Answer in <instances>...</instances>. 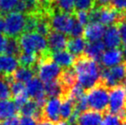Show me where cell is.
Here are the masks:
<instances>
[{"label":"cell","mask_w":126,"mask_h":125,"mask_svg":"<svg viewBox=\"0 0 126 125\" xmlns=\"http://www.w3.org/2000/svg\"><path fill=\"white\" fill-rule=\"evenodd\" d=\"M19 66L17 57L2 53L0 54V75H10Z\"/></svg>","instance_id":"cell-15"},{"label":"cell","mask_w":126,"mask_h":125,"mask_svg":"<svg viewBox=\"0 0 126 125\" xmlns=\"http://www.w3.org/2000/svg\"><path fill=\"white\" fill-rule=\"evenodd\" d=\"M75 110V101L70 97L61 98L60 117L61 120H68Z\"/></svg>","instance_id":"cell-24"},{"label":"cell","mask_w":126,"mask_h":125,"mask_svg":"<svg viewBox=\"0 0 126 125\" xmlns=\"http://www.w3.org/2000/svg\"><path fill=\"white\" fill-rule=\"evenodd\" d=\"M26 87L22 82H16V81H12L11 82V93H12V98L17 95L26 92Z\"/></svg>","instance_id":"cell-34"},{"label":"cell","mask_w":126,"mask_h":125,"mask_svg":"<svg viewBox=\"0 0 126 125\" xmlns=\"http://www.w3.org/2000/svg\"><path fill=\"white\" fill-rule=\"evenodd\" d=\"M86 92L88 105L90 110L106 112L109 104V88L100 82Z\"/></svg>","instance_id":"cell-3"},{"label":"cell","mask_w":126,"mask_h":125,"mask_svg":"<svg viewBox=\"0 0 126 125\" xmlns=\"http://www.w3.org/2000/svg\"><path fill=\"white\" fill-rule=\"evenodd\" d=\"M76 18L83 26H87L90 22L89 11L87 10H77L75 13Z\"/></svg>","instance_id":"cell-35"},{"label":"cell","mask_w":126,"mask_h":125,"mask_svg":"<svg viewBox=\"0 0 126 125\" xmlns=\"http://www.w3.org/2000/svg\"><path fill=\"white\" fill-rule=\"evenodd\" d=\"M26 90L29 95L30 98L34 99L36 97H38L40 94L45 92L43 82L39 77H33L31 80L27 82Z\"/></svg>","instance_id":"cell-21"},{"label":"cell","mask_w":126,"mask_h":125,"mask_svg":"<svg viewBox=\"0 0 126 125\" xmlns=\"http://www.w3.org/2000/svg\"><path fill=\"white\" fill-rule=\"evenodd\" d=\"M116 25L118 28V31H119L122 43H123V45H125L126 44V15H123L120 18V20L117 22Z\"/></svg>","instance_id":"cell-32"},{"label":"cell","mask_w":126,"mask_h":125,"mask_svg":"<svg viewBox=\"0 0 126 125\" xmlns=\"http://www.w3.org/2000/svg\"><path fill=\"white\" fill-rule=\"evenodd\" d=\"M123 61L124 57L122 50H120V48H113L105 51L101 55L99 63L104 68H111L120 64Z\"/></svg>","instance_id":"cell-11"},{"label":"cell","mask_w":126,"mask_h":125,"mask_svg":"<svg viewBox=\"0 0 126 125\" xmlns=\"http://www.w3.org/2000/svg\"><path fill=\"white\" fill-rule=\"evenodd\" d=\"M18 40L22 52L36 54L39 57L49 51L47 38L36 32L23 33L18 38Z\"/></svg>","instance_id":"cell-2"},{"label":"cell","mask_w":126,"mask_h":125,"mask_svg":"<svg viewBox=\"0 0 126 125\" xmlns=\"http://www.w3.org/2000/svg\"><path fill=\"white\" fill-rule=\"evenodd\" d=\"M44 90L47 94V98H53V97H59L61 98L63 94V91L61 85L58 80L51 81L49 82H46L44 85Z\"/></svg>","instance_id":"cell-25"},{"label":"cell","mask_w":126,"mask_h":125,"mask_svg":"<svg viewBox=\"0 0 126 125\" xmlns=\"http://www.w3.org/2000/svg\"><path fill=\"white\" fill-rule=\"evenodd\" d=\"M36 74V69L34 68L20 66L12 74V78H13V81L27 83L28 81L34 77Z\"/></svg>","instance_id":"cell-20"},{"label":"cell","mask_w":126,"mask_h":125,"mask_svg":"<svg viewBox=\"0 0 126 125\" xmlns=\"http://www.w3.org/2000/svg\"><path fill=\"white\" fill-rule=\"evenodd\" d=\"M105 48H106V45H105L104 42L100 41V40L88 42L86 48H85L84 55H86L88 57L95 59L99 62L101 55L105 52Z\"/></svg>","instance_id":"cell-19"},{"label":"cell","mask_w":126,"mask_h":125,"mask_svg":"<svg viewBox=\"0 0 126 125\" xmlns=\"http://www.w3.org/2000/svg\"><path fill=\"white\" fill-rule=\"evenodd\" d=\"M102 121V114L94 110L85 111L77 119V125H100Z\"/></svg>","instance_id":"cell-17"},{"label":"cell","mask_w":126,"mask_h":125,"mask_svg":"<svg viewBox=\"0 0 126 125\" xmlns=\"http://www.w3.org/2000/svg\"><path fill=\"white\" fill-rule=\"evenodd\" d=\"M0 125H21V117L14 115L3 121H0Z\"/></svg>","instance_id":"cell-36"},{"label":"cell","mask_w":126,"mask_h":125,"mask_svg":"<svg viewBox=\"0 0 126 125\" xmlns=\"http://www.w3.org/2000/svg\"><path fill=\"white\" fill-rule=\"evenodd\" d=\"M62 70L61 67L53 61L51 54L39 58L36 73L39 78L45 83L58 80Z\"/></svg>","instance_id":"cell-4"},{"label":"cell","mask_w":126,"mask_h":125,"mask_svg":"<svg viewBox=\"0 0 126 125\" xmlns=\"http://www.w3.org/2000/svg\"><path fill=\"white\" fill-rule=\"evenodd\" d=\"M87 41L85 38L80 37H70L67 43V50L73 54L76 57L83 55L85 52V48L87 45Z\"/></svg>","instance_id":"cell-16"},{"label":"cell","mask_w":126,"mask_h":125,"mask_svg":"<svg viewBox=\"0 0 126 125\" xmlns=\"http://www.w3.org/2000/svg\"><path fill=\"white\" fill-rule=\"evenodd\" d=\"M103 42L106 47L109 49L120 48L122 46L123 43L117 25H111L106 28L103 36Z\"/></svg>","instance_id":"cell-12"},{"label":"cell","mask_w":126,"mask_h":125,"mask_svg":"<svg viewBox=\"0 0 126 125\" xmlns=\"http://www.w3.org/2000/svg\"><path fill=\"white\" fill-rule=\"evenodd\" d=\"M4 31L7 37L19 38L25 31L26 14L18 11H11L4 15Z\"/></svg>","instance_id":"cell-6"},{"label":"cell","mask_w":126,"mask_h":125,"mask_svg":"<svg viewBox=\"0 0 126 125\" xmlns=\"http://www.w3.org/2000/svg\"><path fill=\"white\" fill-rule=\"evenodd\" d=\"M38 121L35 118L31 117H21V125H37Z\"/></svg>","instance_id":"cell-38"},{"label":"cell","mask_w":126,"mask_h":125,"mask_svg":"<svg viewBox=\"0 0 126 125\" xmlns=\"http://www.w3.org/2000/svg\"><path fill=\"white\" fill-rule=\"evenodd\" d=\"M122 52H123V57L124 61L126 63V44L123 45V48H122Z\"/></svg>","instance_id":"cell-44"},{"label":"cell","mask_w":126,"mask_h":125,"mask_svg":"<svg viewBox=\"0 0 126 125\" xmlns=\"http://www.w3.org/2000/svg\"><path fill=\"white\" fill-rule=\"evenodd\" d=\"M125 93H126V84L125 85Z\"/></svg>","instance_id":"cell-46"},{"label":"cell","mask_w":126,"mask_h":125,"mask_svg":"<svg viewBox=\"0 0 126 125\" xmlns=\"http://www.w3.org/2000/svg\"><path fill=\"white\" fill-rule=\"evenodd\" d=\"M119 117L110 112H105V115L100 125H122Z\"/></svg>","instance_id":"cell-30"},{"label":"cell","mask_w":126,"mask_h":125,"mask_svg":"<svg viewBox=\"0 0 126 125\" xmlns=\"http://www.w3.org/2000/svg\"><path fill=\"white\" fill-rule=\"evenodd\" d=\"M53 6H54V10L70 14L76 13L75 0H54Z\"/></svg>","instance_id":"cell-28"},{"label":"cell","mask_w":126,"mask_h":125,"mask_svg":"<svg viewBox=\"0 0 126 125\" xmlns=\"http://www.w3.org/2000/svg\"><path fill=\"white\" fill-rule=\"evenodd\" d=\"M100 82L107 88L126 84V63H122L111 68H104L101 72Z\"/></svg>","instance_id":"cell-5"},{"label":"cell","mask_w":126,"mask_h":125,"mask_svg":"<svg viewBox=\"0 0 126 125\" xmlns=\"http://www.w3.org/2000/svg\"><path fill=\"white\" fill-rule=\"evenodd\" d=\"M7 40H8V37H7L4 33H0V54L4 53Z\"/></svg>","instance_id":"cell-39"},{"label":"cell","mask_w":126,"mask_h":125,"mask_svg":"<svg viewBox=\"0 0 126 125\" xmlns=\"http://www.w3.org/2000/svg\"><path fill=\"white\" fill-rule=\"evenodd\" d=\"M17 3H18V0H0V4H1L0 15L4 16L8 13L13 11Z\"/></svg>","instance_id":"cell-29"},{"label":"cell","mask_w":126,"mask_h":125,"mask_svg":"<svg viewBox=\"0 0 126 125\" xmlns=\"http://www.w3.org/2000/svg\"><path fill=\"white\" fill-rule=\"evenodd\" d=\"M73 67L77 75V82L86 91L100 83L103 68L95 59L83 54L76 57Z\"/></svg>","instance_id":"cell-1"},{"label":"cell","mask_w":126,"mask_h":125,"mask_svg":"<svg viewBox=\"0 0 126 125\" xmlns=\"http://www.w3.org/2000/svg\"><path fill=\"white\" fill-rule=\"evenodd\" d=\"M84 26L82 24H81L77 21V19H75V22L72 26V28L70 30V33H69V36L70 37H80L84 33Z\"/></svg>","instance_id":"cell-33"},{"label":"cell","mask_w":126,"mask_h":125,"mask_svg":"<svg viewBox=\"0 0 126 125\" xmlns=\"http://www.w3.org/2000/svg\"><path fill=\"white\" fill-rule=\"evenodd\" d=\"M12 81H13L12 75H0V99H10V98H12Z\"/></svg>","instance_id":"cell-23"},{"label":"cell","mask_w":126,"mask_h":125,"mask_svg":"<svg viewBox=\"0 0 126 125\" xmlns=\"http://www.w3.org/2000/svg\"><path fill=\"white\" fill-rule=\"evenodd\" d=\"M17 59H18L20 66L34 68L37 72V64H38L39 57L36 54L27 53V52H22L19 57H17Z\"/></svg>","instance_id":"cell-26"},{"label":"cell","mask_w":126,"mask_h":125,"mask_svg":"<svg viewBox=\"0 0 126 125\" xmlns=\"http://www.w3.org/2000/svg\"><path fill=\"white\" fill-rule=\"evenodd\" d=\"M22 1H26V0H22Z\"/></svg>","instance_id":"cell-47"},{"label":"cell","mask_w":126,"mask_h":125,"mask_svg":"<svg viewBox=\"0 0 126 125\" xmlns=\"http://www.w3.org/2000/svg\"><path fill=\"white\" fill-rule=\"evenodd\" d=\"M106 31V26L100 22H90L84 29L85 40L88 42H94L100 40L104 36Z\"/></svg>","instance_id":"cell-13"},{"label":"cell","mask_w":126,"mask_h":125,"mask_svg":"<svg viewBox=\"0 0 126 125\" xmlns=\"http://www.w3.org/2000/svg\"><path fill=\"white\" fill-rule=\"evenodd\" d=\"M111 5L119 11L126 13V0H111Z\"/></svg>","instance_id":"cell-37"},{"label":"cell","mask_w":126,"mask_h":125,"mask_svg":"<svg viewBox=\"0 0 126 125\" xmlns=\"http://www.w3.org/2000/svg\"><path fill=\"white\" fill-rule=\"evenodd\" d=\"M95 6V0H75V9L77 10L89 11Z\"/></svg>","instance_id":"cell-31"},{"label":"cell","mask_w":126,"mask_h":125,"mask_svg":"<svg viewBox=\"0 0 126 125\" xmlns=\"http://www.w3.org/2000/svg\"><path fill=\"white\" fill-rule=\"evenodd\" d=\"M51 57L55 63H57L63 69L72 67L76 60L75 56L70 53L69 51L65 50L53 52V53H51Z\"/></svg>","instance_id":"cell-18"},{"label":"cell","mask_w":126,"mask_h":125,"mask_svg":"<svg viewBox=\"0 0 126 125\" xmlns=\"http://www.w3.org/2000/svg\"><path fill=\"white\" fill-rule=\"evenodd\" d=\"M57 125H73L71 124L68 120H60L58 123H57Z\"/></svg>","instance_id":"cell-43"},{"label":"cell","mask_w":126,"mask_h":125,"mask_svg":"<svg viewBox=\"0 0 126 125\" xmlns=\"http://www.w3.org/2000/svg\"><path fill=\"white\" fill-rule=\"evenodd\" d=\"M37 125H57V124L51 122V121L47 120V119H42V120L39 121Z\"/></svg>","instance_id":"cell-41"},{"label":"cell","mask_w":126,"mask_h":125,"mask_svg":"<svg viewBox=\"0 0 126 125\" xmlns=\"http://www.w3.org/2000/svg\"><path fill=\"white\" fill-rule=\"evenodd\" d=\"M126 110V93L123 86H118L109 89V105L110 113L119 116Z\"/></svg>","instance_id":"cell-8"},{"label":"cell","mask_w":126,"mask_h":125,"mask_svg":"<svg viewBox=\"0 0 126 125\" xmlns=\"http://www.w3.org/2000/svg\"><path fill=\"white\" fill-rule=\"evenodd\" d=\"M123 124H122V125H126V120H125V121H123Z\"/></svg>","instance_id":"cell-45"},{"label":"cell","mask_w":126,"mask_h":125,"mask_svg":"<svg viewBox=\"0 0 126 125\" xmlns=\"http://www.w3.org/2000/svg\"><path fill=\"white\" fill-rule=\"evenodd\" d=\"M51 30L58 31L69 35L76 19L75 14L53 10L49 14Z\"/></svg>","instance_id":"cell-7"},{"label":"cell","mask_w":126,"mask_h":125,"mask_svg":"<svg viewBox=\"0 0 126 125\" xmlns=\"http://www.w3.org/2000/svg\"><path fill=\"white\" fill-rule=\"evenodd\" d=\"M4 25H5L4 16L0 15V33L4 31Z\"/></svg>","instance_id":"cell-42"},{"label":"cell","mask_w":126,"mask_h":125,"mask_svg":"<svg viewBox=\"0 0 126 125\" xmlns=\"http://www.w3.org/2000/svg\"><path fill=\"white\" fill-rule=\"evenodd\" d=\"M42 109L38 105L36 101L33 98H29L28 101L19 109V113L20 115L24 117H31L35 118L37 121H40L43 119L42 115Z\"/></svg>","instance_id":"cell-14"},{"label":"cell","mask_w":126,"mask_h":125,"mask_svg":"<svg viewBox=\"0 0 126 125\" xmlns=\"http://www.w3.org/2000/svg\"><path fill=\"white\" fill-rule=\"evenodd\" d=\"M111 0H95V6L96 7H105L111 5Z\"/></svg>","instance_id":"cell-40"},{"label":"cell","mask_w":126,"mask_h":125,"mask_svg":"<svg viewBox=\"0 0 126 125\" xmlns=\"http://www.w3.org/2000/svg\"><path fill=\"white\" fill-rule=\"evenodd\" d=\"M60 105H61V98L59 97L49 98L42 109L43 119H47L56 124L59 122L61 120Z\"/></svg>","instance_id":"cell-9"},{"label":"cell","mask_w":126,"mask_h":125,"mask_svg":"<svg viewBox=\"0 0 126 125\" xmlns=\"http://www.w3.org/2000/svg\"><path fill=\"white\" fill-rule=\"evenodd\" d=\"M22 52V49L20 46L18 38H13V37H8L6 46H5L4 54L13 56V57H18Z\"/></svg>","instance_id":"cell-27"},{"label":"cell","mask_w":126,"mask_h":125,"mask_svg":"<svg viewBox=\"0 0 126 125\" xmlns=\"http://www.w3.org/2000/svg\"><path fill=\"white\" fill-rule=\"evenodd\" d=\"M18 111L15 102L10 99H0V121H3Z\"/></svg>","instance_id":"cell-22"},{"label":"cell","mask_w":126,"mask_h":125,"mask_svg":"<svg viewBox=\"0 0 126 125\" xmlns=\"http://www.w3.org/2000/svg\"><path fill=\"white\" fill-rule=\"evenodd\" d=\"M69 38H70V36L66 33L51 30L48 36L47 37L49 51L51 53H53V52L65 50V48L67 47Z\"/></svg>","instance_id":"cell-10"}]
</instances>
